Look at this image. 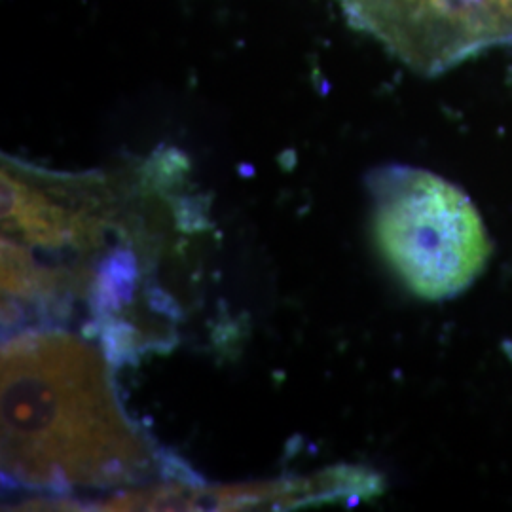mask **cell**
<instances>
[{
    "label": "cell",
    "mask_w": 512,
    "mask_h": 512,
    "mask_svg": "<svg viewBox=\"0 0 512 512\" xmlns=\"http://www.w3.org/2000/svg\"><path fill=\"white\" fill-rule=\"evenodd\" d=\"M368 188L374 241L410 293L433 302L475 283L492 241L456 184L425 169L389 165L372 173Z\"/></svg>",
    "instance_id": "obj_2"
},
{
    "label": "cell",
    "mask_w": 512,
    "mask_h": 512,
    "mask_svg": "<svg viewBox=\"0 0 512 512\" xmlns=\"http://www.w3.org/2000/svg\"><path fill=\"white\" fill-rule=\"evenodd\" d=\"M2 471L40 490L143 480L145 435L116 397L105 359L63 330H31L2 348Z\"/></svg>",
    "instance_id": "obj_1"
}]
</instances>
